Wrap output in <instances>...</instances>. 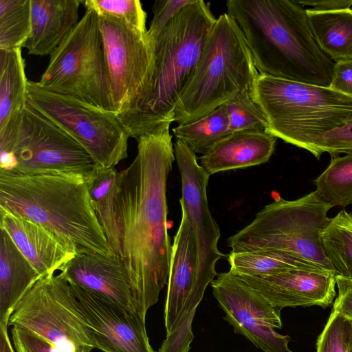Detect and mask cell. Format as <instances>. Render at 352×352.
<instances>
[{
	"mask_svg": "<svg viewBox=\"0 0 352 352\" xmlns=\"http://www.w3.org/2000/svg\"><path fill=\"white\" fill-rule=\"evenodd\" d=\"M170 124L140 136L138 153L119 171L117 202L121 231L118 258L144 314L167 283L172 245L166 188L175 160Z\"/></svg>",
	"mask_w": 352,
	"mask_h": 352,
	"instance_id": "1",
	"label": "cell"
},
{
	"mask_svg": "<svg viewBox=\"0 0 352 352\" xmlns=\"http://www.w3.org/2000/svg\"><path fill=\"white\" fill-rule=\"evenodd\" d=\"M260 74L329 87L335 62L316 42L306 9L292 0H228Z\"/></svg>",
	"mask_w": 352,
	"mask_h": 352,
	"instance_id": "2",
	"label": "cell"
},
{
	"mask_svg": "<svg viewBox=\"0 0 352 352\" xmlns=\"http://www.w3.org/2000/svg\"><path fill=\"white\" fill-rule=\"evenodd\" d=\"M216 21L210 3L195 0L153 39L155 62L149 83L126 110L116 115L129 138L137 140L175 121L177 102L196 69Z\"/></svg>",
	"mask_w": 352,
	"mask_h": 352,
	"instance_id": "3",
	"label": "cell"
},
{
	"mask_svg": "<svg viewBox=\"0 0 352 352\" xmlns=\"http://www.w3.org/2000/svg\"><path fill=\"white\" fill-rule=\"evenodd\" d=\"M88 177L72 174L19 175L0 170V209L70 240L78 249L111 256L91 204Z\"/></svg>",
	"mask_w": 352,
	"mask_h": 352,
	"instance_id": "4",
	"label": "cell"
},
{
	"mask_svg": "<svg viewBox=\"0 0 352 352\" xmlns=\"http://www.w3.org/2000/svg\"><path fill=\"white\" fill-rule=\"evenodd\" d=\"M252 96L266 118L265 132L307 151L322 134L352 121V97L330 87L259 74Z\"/></svg>",
	"mask_w": 352,
	"mask_h": 352,
	"instance_id": "5",
	"label": "cell"
},
{
	"mask_svg": "<svg viewBox=\"0 0 352 352\" xmlns=\"http://www.w3.org/2000/svg\"><path fill=\"white\" fill-rule=\"evenodd\" d=\"M259 75L244 36L227 12L221 14L196 69L175 109L178 125L193 122L244 90H252Z\"/></svg>",
	"mask_w": 352,
	"mask_h": 352,
	"instance_id": "6",
	"label": "cell"
},
{
	"mask_svg": "<svg viewBox=\"0 0 352 352\" xmlns=\"http://www.w3.org/2000/svg\"><path fill=\"white\" fill-rule=\"evenodd\" d=\"M332 208L316 190L294 200L278 197L257 212L250 223L229 237L228 245L232 252H284L335 272L321 242Z\"/></svg>",
	"mask_w": 352,
	"mask_h": 352,
	"instance_id": "7",
	"label": "cell"
},
{
	"mask_svg": "<svg viewBox=\"0 0 352 352\" xmlns=\"http://www.w3.org/2000/svg\"><path fill=\"white\" fill-rule=\"evenodd\" d=\"M37 82L46 90L73 96L114 113L96 12L86 9L76 28L50 55Z\"/></svg>",
	"mask_w": 352,
	"mask_h": 352,
	"instance_id": "8",
	"label": "cell"
},
{
	"mask_svg": "<svg viewBox=\"0 0 352 352\" xmlns=\"http://www.w3.org/2000/svg\"><path fill=\"white\" fill-rule=\"evenodd\" d=\"M8 325L36 334L61 352L98 349L96 330L61 272L41 276L16 305Z\"/></svg>",
	"mask_w": 352,
	"mask_h": 352,
	"instance_id": "9",
	"label": "cell"
},
{
	"mask_svg": "<svg viewBox=\"0 0 352 352\" xmlns=\"http://www.w3.org/2000/svg\"><path fill=\"white\" fill-rule=\"evenodd\" d=\"M96 166L74 139L27 101L14 138L0 146V170L19 175L89 177Z\"/></svg>",
	"mask_w": 352,
	"mask_h": 352,
	"instance_id": "10",
	"label": "cell"
},
{
	"mask_svg": "<svg viewBox=\"0 0 352 352\" xmlns=\"http://www.w3.org/2000/svg\"><path fill=\"white\" fill-rule=\"evenodd\" d=\"M28 102L74 139L96 168H114L127 157L129 135L116 113L28 80Z\"/></svg>",
	"mask_w": 352,
	"mask_h": 352,
	"instance_id": "11",
	"label": "cell"
},
{
	"mask_svg": "<svg viewBox=\"0 0 352 352\" xmlns=\"http://www.w3.org/2000/svg\"><path fill=\"white\" fill-rule=\"evenodd\" d=\"M98 18L117 115L126 110L148 86L155 62V44L147 32L122 20L105 15Z\"/></svg>",
	"mask_w": 352,
	"mask_h": 352,
	"instance_id": "12",
	"label": "cell"
},
{
	"mask_svg": "<svg viewBox=\"0 0 352 352\" xmlns=\"http://www.w3.org/2000/svg\"><path fill=\"white\" fill-rule=\"evenodd\" d=\"M211 283L212 294L224 311V320L263 352H292L290 337L275 331L282 327L280 310L230 270Z\"/></svg>",
	"mask_w": 352,
	"mask_h": 352,
	"instance_id": "13",
	"label": "cell"
},
{
	"mask_svg": "<svg viewBox=\"0 0 352 352\" xmlns=\"http://www.w3.org/2000/svg\"><path fill=\"white\" fill-rule=\"evenodd\" d=\"M174 152L182 183V211L186 214L197 243L195 288L205 292L216 278V264L225 255L218 248L220 230L208 206L207 186L210 176L197 161L196 154L176 140Z\"/></svg>",
	"mask_w": 352,
	"mask_h": 352,
	"instance_id": "14",
	"label": "cell"
},
{
	"mask_svg": "<svg viewBox=\"0 0 352 352\" xmlns=\"http://www.w3.org/2000/svg\"><path fill=\"white\" fill-rule=\"evenodd\" d=\"M69 285L96 330L98 349L104 352H155L149 342L145 317L94 292Z\"/></svg>",
	"mask_w": 352,
	"mask_h": 352,
	"instance_id": "15",
	"label": "cell"
},
{
	"mask_svg": "<svg viewBox=\"0 0 352 352\" xmlns=\"http://www.w3.org/2000/svg\"><path fill=\"white\" fill-rule=\"evenodd\" d=\"M197 243L186 214L182 219L172 245L170 271L164 307L166 334L178 320L192 324L196 309L204 294L195 289L197 269Z\"/></svg>",
	"mask_w": 352,
	"mask_h": 352,
	"instance_id": "16",
	"label": "cell"
},
{
	"mask_svg": "<svg viewBox=\"0 0 352 352\" xmlns=\"http://www.w3.org/2000/svg\"><path fill=\"white\" fill-rule=\"evenodd\" d=\"M236 275L272 305L329 306L336 296V276L328 270L293 269L266 276Z\"/></svg>",
	"mask_w": 352,
	"mask_h": 352,
	"instance_id": "17",
	"label": "cell"
},
{
	"mask_svg": "<svg viewBox=\"0 0 352 352\" xmlns=\"http://www.w3.org/2000/svg\"><path fill=\"white\" fill-rule=\"evenodd\" d=\"M69 284L94 292L146 318L131 281L118 257L79 249L62 267Z\"/></svg>",
	"mask_w": 352,
	"mask_h": 352,
	"instance_id": "18",
	"label": "cell"
},
{
	"mask_svg": "<svg viewBox=\"0 0 352 352\" xmlns=\"http://www.w3.org/2000/svg\"><path fill=\"white\" fill-rule=\"evenodd\" d=\"M0 229L5 230L14 244L41 276L54 274L78 252V247L32 221L0 209Z\"/></svg>",
	"mask_w": 352,
	"mask_h": 352,
	"instance_id": "19",
	"label": "cell"
},
{
	"mask_svg": "<svg viewBox=\"0 0 352 352\" xmlns=\"http://www.w3.org/2000/svg\"><path fill=\"white\" fill-rule=\"evenodd\" d=\"M276 139L265 131L232 132L201 155L199 164L209 176L260 165L272 157Z\"/></svg>",
	"mask_w": 352,
	"mask_h": 352,
	"instance_id": "20",
	"label": "cell"
},
{
	"mask_svg": "<svg viewBox=\"0 0 352 352\" xmlns=\"http://www.w3.org/2000/svg\"><path fill=\"white\" fill-rule=\"evenodd\" d=\"M82 0H30L31 34L23 47L29 54L51 55L80 21Z\"/></svg>",
	"mask_w": 352,
	"mask_h": 352,
	"instance_id": "21",
	"label": "cell"
},
{
	"mask_svg": "<svg viewBox=\"0 0 352 352\" xmlns=\"http://www.w3.org/2000/svg\"><path fill=\"white\" fill-rule=\"evenodd\" d=\"M41 276L0 229V324L8 325L16 305Z\"/></svg>",
	"mask_w": 352,
	"mask_h": 352,
	"instance_id": "22",
	"label": "cell"
},
{
	"mask_svg": "<svg viewBox=\"0 0 352 352\" xmlns=\"http://www.w3.org/2000/svg\"><path fill=\"white\" fill-rule=\"evenodd\" d=\"M119 171L95 168L87 179L91 204L111 254L118 258L121 231L117 202Z\"/></svg>",
	"mask_w": 352,
	"mask_h": 352,
	"instance_id": "23",
	"label": "cell"
},
{
	"mask_svg": "<svg viewBox=\"0 0 352 352\" xmlns=\"http://www.w3.org/2000/svg\"><path fill=\"white\" fill-rule=\"evenodd\" d=\"M309 25L320 50L332 60L352 58V8L306 9Z\"/></svg>",
	"mask_w": 352,
	"mask_h": 352,
	"instance_id": "24",
	"label": "cell"
},
{
	"mask_svg": "<svg viewBox=\"0 0 352 352\" xmlns=\"http://www.w3.org/2000/svg\"><path fill=\"white\" fill-rule=\"evenodd\" d=\"M28 82L21 48L0 50V128L26 104Z\"/></svg>",
	"mask_w": 352,
	"mask_h": 352,
	"instance_id": "25",
	"label": "cell"
},
{
	"mask_svg": "<svg viewBox=\"0 0 352 352\" xmlns=\"http://www.w3.org/2000/svg\"><path fill=\"white\" fill-rule=\"evenodd\" d=\"M228 258L230 271L236 275L266 276L293 269L327 270L310 261L276 250L231 252Z\"/></svg>",
	"mask_w": 352,
	"mask_h": 352,
	"instance_id": "26",
	"label": "cell"
},
{
	"mask_svg": "<svg viewBox=\"0 0 352 352\" xmlns=\"http://www.w3.org/2000/svg\"><path fill=\"white\" fill-rule=\"evenodd\" d=\"M173 132L193 153L203 155L230 133L226 104L193 122L178 125Z\"/></svg>",
	"mask_w": 352,
	"mask_h": 352,
	"instance_id": "27",
	"label": "cell"
},
{
	"mask_svg": "<svg viewBox=\"0 0 352 352\" xmlns=\"http://www.w3.org/2000/svg\"><path fill=\"white\" fill-rule=\"evenodd\" d=\"M321 242L336 275L352 279V211L342 209L331 218Z\"/></svg>",
	"mask_w": 352,
	"mask_h": 352,
	"instance_id": "28",
	"label": "cell"
},
{
	"mask_svg": "<svg viewBox=\"0 0 352 352\" xmlns=\"http://www.w3.org/2000/svg\"><path fill=\"white\" fill-rule=\"evenodd\" d=\"M314 183L318 195L333 207L345 208L352 204V153L331 157Z\"/></svg>",
	"mask_w": 352,
	"mask_h": 352,
	"instance_id": "29",
	"label": "cell"
},
{
	"mask_svg": "<svg viewBox=\"0 0 352 352\" xmlns=\"http://www.w3.org/2000/svg\"><path fill=\"white\" fill-rule=\"evenodd\" d=\"M31 30L30 0H0V50L22 48Z\"/></svg>",
	"mask_w": 352,
	"mask_h": 352,
	"instance_id": "30",
	"label": "cell"
},
{
	"mask_svg": "<svg viewBox=\"0 0 352 352\" xmlns=\"http://www.w3.org/2000/svg\"><path fill=\"white\" fill-rule=\"evenodd\" d=\"M252 91L244 90L226 103L230 133L246 130L266 131V118L253 100Z\"/></svg>",
	"mask_w": 352,
	"mask_h": 352,
	"instance_id": "31",
	"label": "cell"
},
{
	"mask_svg": "<svg viewBox=\"0 0 352 352\" xmlns=\"http://www.w3.org/2000/svg\"><path fill=\"white\" fill-rule=\"evenodd\" d=\"M86 9L94 10L98 15L122 20L142 32H147L146 13L139 0H85Z\"/></svg>",
	"mask_w": 352,
	"mask_h": 352,
	"instance_id": "32",
	"label": "cell"
},
{
	"mask_svg": "<svg viewBox=\"0 0 352 352\" xmlns=\"http://www.w3.org/2000/svg\"><path fill=\"white\" fill-rule=\"evenodd\" d=\"M351 322L332 311L316 342V352H352Z\"/></svg>",
	"mask_w": 352,
	"mask_h": 352,
	"instance_id": "33",
	"label": "cell"
},
{
	"mask_svg": "<svg viewBox=\"0 0 352 352\" xmlns=\"http://www.w3.org/2000/svg\"><path fill=\"white\" fill-rule=\"evenodd\" d=\"M309 152L318 160L324 153H329L331 157L352 153V121L322 134Z\"/></svg>",
	"mask_w": 352,
	"mask_h": 352,
	"instance_id": "34",
	"label": "cell"
},
{
	"mask_svg": "<svg viewBox=\"0 0 352 352\" xmlns=\"http://www.w3.org/2000/svg\"><path fill=\"white\" fill-rule=\"evenodd\" d=\"M195 0H157L152 6L153 16L147 33L151 39L157 37L170 21Z\"/></svg>",
	"mask_w": 352,
	"mask_h": 352,
	"instance_id": "35",
	"label": "cell"
},
{
	"mask_svg": "<svg viewBox=\"0 0 352 352\" xmlns=\"http://www.w3.org/2000/svg\"><path fill=\"white\" fill-rule=\"evenodd\" d=\"M12 338L16 352H61L36 334L19 327H13Z\"/></svg>",
	"mask_w": 352,
	"mask_h": 352,
	"instance_id": "36",
	"label": "cell"
},
{
	"mask_svg": "<svg viewBox=\"0 0 352 352\" xmlns=\"http://www.w3.org/2000/svg\"><path fill=\"white\" fill-rule=\"evenodd\" d=\"M329 87L352 97V58L335 61Z\"/></svg>",
	"mask_w": 352,
	"mask_h": 352,
	"instance_id": "37",
	"label": "cell"
},
{
	"mask_svg": "<svg viewBox=\"0 0 352 352\" xmlns=\"http://www.w3.org/2000/svg\"><path fill=\"white\" fill-rule=\"evenodd\" d=\"M336 281L338 295L332 311L352 321V279L336 275Z\"/></svg>",
	"mask_w": 352,
	"mask_h": 352,
	"instance_id": "38",
	"label": "cell"
},
{
	"mask_svg": "<svg viewBox=\"0 0 352 352\" xmlns=\"http://www.w3.org/2000/svg\"><path fill=\"white\" fill-rule=\"evenodd\" d=\"M303 6L318 11H332L351 8L352 0L297 1Z\"/></svg>",
	"mask_w": 352,
	"mask_h": 352,
	"instance_id": "39",
	"label": "cell"
},
{
	"mask_svg": "<svg viewBox=\"0 0 352 352\" xmlns=\"http://www.w3.org/2000/svg\"><path fill=\"white\" fill-rule=\"evenodd\" d=\"M8 326L0 324V352H14L8 334Z\"/></svg>",
	"mask_w": 352,
	"mask_h": 352,
	"instance_id": "40",
	"label": "cell"
},
{
	"mask_svg": "<svg viewBox=\"0 0 352 352\" xmlns=\"http://www.w3.org/2000/svg\"><path fill=\"white\" fill-rule=\"evenodd\" d=\"M351 350H352V321H351Z\"/></svg>",
	"mask_w": 352,
	"mask_h": 352,
	"instance_id": "41",
	"label": "cell"
}]
</instances>
